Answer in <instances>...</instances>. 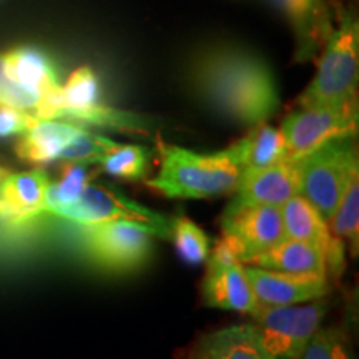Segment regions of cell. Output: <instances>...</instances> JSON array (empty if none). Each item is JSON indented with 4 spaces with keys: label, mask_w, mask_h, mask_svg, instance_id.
Masks as SVG:
<instances>
[{
    "label": "cell",
    "mask_w": 359,
    "mask_h": 359,
    "mask_svg": "<svg viewBox=\"0 0 359 359\" xmlns=\"http://www.w3.org/2000/svg\"><path fill=\"white\" fill-rule=\"evenodd\" d=\"M190 79L206 105L236 123L248 127L264 123L280 107L269 65L245 48L231 45L206 48L193 60Z\"/></svg>",
    "instance_id": "6da1fadb"
},
{
    "label": "cell",
    "mask_w": 359,
    "mask_h": 359,
    "mask_svg": "<svg viewBox=\"0 0 359 359\" xmlns=\"http://www.w3.org/2000/svg\"><path fill=\"white\" fill-rule=\"evenodd\" d=\"M160 172L147 185L168 198H212L236 190L243 175L240 145L210 155L160 143Z\"/></svg>",
    "instance_id": "7a4b0ae2"
},
{
    "label": "cell",
    "mask_w": 359,
    "mask_h": 359,
    "mask_svg": "<svg viewBox=\"0 0 359 359\" xmlns=\"http://www.w3.org/2000/svg\"><path fill=\"white\" fill-rule=\"evenodd\" d=\"M321 53L313 82L299 98V107H336L358 102L359 25L353 12L341 15Z\"/></svg>",
    "instance_id": "3957f363"
},
{
    "label": "cell",
    "mask_w": 359,
    "mask_h": 359,
    "mask_svg": "<svg viewBox=\"0 0 359 359\" xmlns=\"http://www.w3.org/2000/svg\"><path fill=\"white\" fill-rule=\"evenodd\" d=\"M65 223L69 236L80 253L95 266L109 271L142 268L151 257L154 236H158L154 228L127 219Z\"/></svg>",
    "instance_id": "277c9868"
},
{
    "label": "cell",
    "mask_w": 359,
    "mask_h": 359,
    "mask_svg": "<svg viewBox=\"0 0 359 359\" xmlns=\"http://www.w3.org/2000/svg\"><path fill=\"white\" fill-rule=\"evenodd\" d=\"M354 137L334 138L293 161L299 195L304 196L326 222L338 208L354 175L359 173Z\"/></svg>",
    "instance_id": "5b68a950"
},
{
    "label": "cell",
    "mask_w": 359,
    "mask_h": 359,
    "mask_svg": "<svg viewBox=\"0 0 359 359\" xmlns=\"http://www.w3.org/2000/svg\"><path fill=\"white\" fill-rule=\"evenodd\" d=\"M327 311L325 302L290 306H264L258 304L250 313V325L275 359H302L313 334L321 327Z\"/></svg>",
    "instance_id": "8992f818"
},
{
    "label": "cell",
    "mask_w": 359,
    "mask_h": 359,
    "mask_svg": "<svg viewBox=\"0 0 359 359\" xmlns=\"http://www.w3.org/2000/svg\"><path fill=\"white\" fill-rule=\"evenodd\" d=\"M358 130V102L336 107H302L283 122L288 160L298 158L334 138L354 137Z\"/></svg>",
    "instance_id": "52a82bcc"
},
{
    "label": "cell",
    "mask_w": 359,
    "mask_h": 359,
    "mask_svg": "<svg viewBox=\"0 0 359 359\" xmlns=\"http://www.w3.org/2000/svg\"><path fill=\"white\" fill-rule=\"evenodd\" d=\"M43 215V213H42ZM45 218H55L70 223H98L127 219L147 224L158 233L160 238H172V219L163 215L151 212L145 206L135 203L122 193L109 190L105 187L88 185L80 193V196L70 205L57 210L52 215H43Z\"/></svg>",
    "instance_id": "ba28073f"
},
{
    "label": "cell",
    "mask_w": 359,
    "mask_h": 359,
    "mask_svg": "<svg viewBox=\"0 0 359 359\" xmlns=\"http://www.w3.org/2000/svg\"><path fill=\"white\" fill-rule=\"evenodd\" d=\"M222 240L243 264L286 238L280 206H250L222 215Z\"/></svg>",
    "instance_id": "9c48e42d"
},
{
    "label": "cell",
    "mask_w": 359,
    "mask_h": 359,
    "mask_svg": "<svg viewBox=\"0 0 359 359\" xmlns=\"http://www.w3.org/2000/svg\"><path fill=\"white\" fill-rule=\"evenodd\" d=\"M203 280V302L208 308L250 314L258 306L243 263L219 240L206 257Z\"/></svg>",
    "instance_id": "30bf717a"
},
{
    "label": "cell",
    "mask_w": 359,
    "mask_h": 359,
    "mask_svg": "<svg viewBox=\"0 0 359 359\" xmlns=\"http://www.w3.org/2000/svg\"><path fill=\"white\" fill-rule=\"evenodd\" d=\"M280 212L286 238L318 246L325 255L327 275L341 276L344 266L343 238L336 236L330 230L327 222L320 212L302 195H294L293 198L285 201L280 206Z\"/></svg>",
    "instance_id": "8fae6325"
},
{
    "label": "cell",
    "mask_w": 359,
    "mask_h": 359,
    "mask_svg": "<svg viewBox=\"0 0 359 359\" xmlns=\"http://www.w3.org/2000/svg\"><path fill=\"white\" fill-rule=\"evenodd\" d=\"M245 271L258 304L264 306H290L314 302L330 293V280L321 275H293L250 264Z\"/></svg>",
    "instance_id": "7c38bea8"
},
{
    "label": "cell",
    "mask_w": 359,
    "mask_h": 359,
    "mask_svg": "<svg viewBox=\"0 0 359 359\" xmlns=\"http://www.w3.org/2000/svg\"><path fill=\"white\" fill-rule=\"evenodd\" d=\"M294 195H299L298 175L293 161L285 160L271 167L241 175L235 196L223 213H233L250 206H281Z\"/></svg>",
    "instance_id": "4fadbf2b"
},
{
    "label": "cell",
    "mask_w": 359,
    "mask_h": 359,
    "mask_svg": "<svg viewBox=\"0 0 359 359\" xmlns=\"http://www.w3.org/2000/svg\"><path fill=\"white\" fill-rule=\"evenodd\" d=\"M180 359H275L250 323L201 334Z\"/></svg>",
    "instance_id": "5bb4252c"
},
{
    "label": "cell",
    "mask_w": 359,
    "mask_h": 359,
    "mask_svg": "<svg viewBox=\"0 0 359 359\" xmlns=\"http://www.w3.org/2000/svg\"><path fill=\"white\" fill-rule=\"evenodd\" d=\"M4 75L17 87L42 93L60 87V75L53 58L42 48L22 45L0 55Z\"/></svg>",
    "instance_id": "9a60e30c"
},
{
    "label": "cell",
    "mask_w": 359,
    "mask_h": 359,
    "mask_svg": "<svg viewBox=\"0 0 359 359\" xmlns=\"http://www.w3.org/2000/svg\"><path fill=\"white\" fill-rule=\"evenodd\" d=\"M285 13L294 27L298 37L296 58L306 62L316 55L318 48L326 42L331 34L330 12L326 0H271Z\"/></svg>",
    "instance_id": "2e32d148"
},
{
    "label": "cell",
    "mask_w": 359,
    "mask_h": 359,
    "mask_svg": "<svg viewBox=\"0 0 359 359\" xmlns=\"http://www.w3.org/2000/svg\"><path fill=\"white\" fill-rule=\"evenodd\" d=\"M48 185L50 180L42 170L8 173L7 178L0 183V200L12 210L17 217V223L0 230H15L40 217L43 212L45 193Z\"/></svg>",
    "instance_id": "e0dca14e"
},
{
    "label": "cell",
    "mask_w": 359,
    "mask_h": 359,
    "mask_svg": "<svg viewBox=\"0 0 359 359\" xmlns=\"http://www.w3.org/2000/svg\"><path fill=\"white\" fill-rule=\"evenodd\" d=\"M82 130V125L77 123L37 118L32 127L22 135L15 151L20 160L29 163H50L60 158L62 151Z\"/></svg>",
    "instance_id": "ac0fdd59"
},
{
    "label": "cell",
    "mask_w": 359,
    "mask_h": 359,
    "mask_svg": "<svg viewBox=\"0 0 359 359\" xmlns=\"http://www.w3.org/2000/svg\"><path fill=\"white\" fill-rule=\"evenodd\" d=\"M246 264L269 269V271L326 276V263L323 251L318 246L309 245L302 240H293V238H285L271 250H268L266 253L259 255Z\"/></svg>",
    "instance_id": "d6986e66"
},
{
    "label": "cell",
    "mask_w": 359,
    "mask_h": 359,
    "mask_svg": "<svg viewBox=\"0 0 359 359\" xmlns=\"http://www.w3.org/2000/svg\"><path fill=\"white\" fill-rule=\"evenodd\" d=\"M238 145L241 150L243 173L288 160V150L281 132L269 127L266 122L255 125L246 137L238 140Z\"/></svg>",
    "instance_id": "ffe728a7"
},
{
    "label": "cell",
    "mask_w": 359,
    "mask_h": 359,
    "mask_svg": "<svg viewBox=\"0 0 359 359\" xmlns=\"http://www.w3.org/2000/svg\"><path fill=\"white\" fill-rule=\"evenodd\" d=\"M100 80L90 67L85 65L72 72L67 83L62 87V102H64L62 118L77 123L85 111L100 103Z\"/></svg>",
    "instance_id": "44dd1931"
},
{
    "label": "cell",
    "mask_w": 359,
    "mask_h": 359,
    "mask_svg": "<svg viewBox=\"0 0 359 359\" xmlns=\"http://www.w3.org/2000/svg\"><path fill=\"white\" fill-rule=\"evenodd\" d=\"M88 165L80 161H67L62 170V180L47 188L43 201V215H52L57 210L70 205L88 185Z\"/></svg>",
    "instance_id": "7402d4cb"
},
{
    "label": "cell",
    "mask_w": 359,
    "mask_h": 359,
    "mask_svg": "<svg viewBox=\"0 0 359 359\" xmlns=\"http://www.w3.org/2000/svg\"><path fill=\"white\" fill-rule=\"evenodd\" d=\"M102 170L111 177L140 182L148 172V151L138 145H120L114 147L98 161Z\"/></svg>",
    "instance_id": "603a6c76"
},
{
    "label": "cell",
    "mask_w": 359,
    "mask_h": 359,
    "mask_svg": "<svg viewBox=\"0 0 359 359\" xmlns=\"http://www.w3.org/2000/svg\"><path fill=\"white\" fill-rule=\"evenodd\" d=\"M336 236L346 238L351 253L356 257L359 246V173L354 175L330 222Z\"/></svg>",
    "instance_id": "cb8c5ba5"
},
{
    "label": "cell",
    "mask_w": 359,
    "mask_h": 359,
    "mask_svg": "<svg viewBox=\"0 0 359 359\" xmlns=\"http://www.w3.org/2000/svg\"><path fill=\"white\" fill-rule=\"evenodd\" d=\"M172 240L178 255L190 264L203 263L210 253V240L203 230L187 217L172 219Z\"/></svg>",
    "instance_id": "d4e9b609"
},
{
    "label": "cell",
    "mask_w": 359,
    "mask_h": 359,
    "mask_svg": "<svg viewBox=\"0 0 359 359\" xmlns=\"http://www.w3.org/2000/svg\"><path fill=\"white\" fill-rule=\"evenodd\" d=\"M302 359H356V354L346 331L331 326L313 334Z\"/></svg>",
    "instance_id": "484cf974"
},
{
    "label": "cell",
    "mask_w": 359,
    "mask_h": 359,
    "mask_svg": "<svg viewBox=\"0 0 359 359\" xmlns=\"http://www.w3.org/2000/svg\"><path fill=\"white\" fill-rule=\"evenodd\" d=\"M77 123L97 125V127L130 133H147L148 127H150V122L143 118V116L132 114V111L111 109V107L103 105V103H98L93 109L85 111Z\"/></svg>",
    "instance_id": "4316f807"
},
{
    "label": "cell",
    "mask_w": 359,
    "mask_h": 359,
    "mask_svg": "<svg viewBox=\"0 0 359 359\" xmlns=\"http://www.w3.org/2000/svg\"><path fill=\"white\" fill-rule=\"evenodd\" d=\"M116 142L110 138L102 137V135L90 133L87 130H82L77 137L69 143V147L62 151V161H80V163H98L102 156L115 145Z\"/></svg>",
    "instance_id": "83f0119b"
},
{
    "label": "cell",
    "mask_w": 359,
    "mask_h": 359,
    "mask_svg": "<svg viewBox=\"0 0 359 359\" xmlns=\"http://www.w3.org/2000/svg\"><path fill=\"white\" fill-rule=\"evenodd\" d=\"M35 120H37V116L29 114V111L0 103V138L24 135L32 127Z\"/></svg>",
    "instance_id": "f1b7e54d"
},
{
    "label": "cell",
    "mask_w": 359,
    "mask_h": 359,
    "mask_svg": "<svg viewBox=\"0 0 359 359\" xmlns=\"http://www.w3.org/2000/svg\"><path fill=\"white\" fill-rule=\"evenodd\" d=\"M8 173H11V172H8V170H7V168L0 167V183H2V182H4V180H6V178H7V175H8Z\"/></svg>",
    "instance_id": "f546056e"
}]
</instances>
